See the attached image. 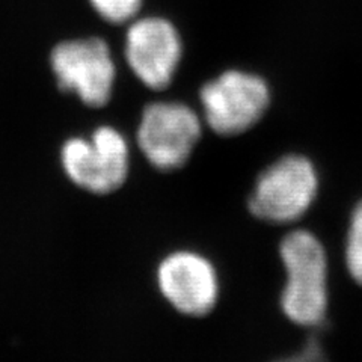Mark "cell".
Segmentation results:
<instances>
[{"label":"cell","mask_w":362,"mask_h":362,"mask_svg":"<svg viewBox=\"0 0 362 362\" xmlns=\"http://www.w3.org/2000/svg\"><path fill=\"white\" fill-rule=\"evenodd\" d=\"M279 257L286 269L282 313L298 326H320L329 305L327 255L322 242L307 230L291 231L279 245Z\"/></svg>","instance_id":"1"},{"label":"cell","mask_w":362,"mask_h":362,"mask_svg":"<svg viewBox=\"0 0 362 362\" xmlns=\"http://www.w3.org/2000/svg\"><path fill=\"white\" fill-rule=\"evenodd\" d=\"M319 192V174L310 158L290 154L267 166L249 198L254 216L270 223H293L305 216Z\"/></svg>","instance_id":"2"},{"label":"cell","mask_w":362,"mask_h":362,"mask_svg":"<svg viewBox=\"0 0 362 362\" xmlns=\"http://www.w3.org/2000/svg\"><path fill=\"white\" fill-rule=\"evenodd\" d=\"M64 173L73 183L90 194H112L127 180L130 148L124 134L105 126L89 139L71 138L61 151Z\"/></svg>","instance_id":"3"},{"label":"cell","mask_w":362,"mask_h":362,"mask_svg":"<svg viewBox=\"0 0 362 362\" xmlns=\"http://www.w3.org/2000/svg\"><path fill=\"white\" fill-rule=\"evenodd\" d=\"M199 100L207 126L218 134L234 136L263 118L270 93L262 77L231 70L204 85Z\"/></svg>","instance_id":"4"},{"label":"cell","mask_w":362,"mask_h":362,"mask_svg":"<svg viewBox=\"0 0 362 362\" xmlns=\"http://www.w3.org/2000/svg\"><path fill=\"white\" fill-rule=\"evenodd\" d=\"M201 119L189 106L158 101L144 109L138 146L151 166L174 171L183 166L201 138Z\"/></svg>","instance_id":"5"},{"label":"cell","mask_w":362,"mask_h":362,"mask_svg":"<svg viewBox=\"0 0 362 362\" xmlns=\"http://www.w3.org/2000/svg\"><path fill=\"white\" fill-rule=\"evenodd\" d=\"M52 68L64 90H71L86 106L107 105L115 83V64L100 38L73 40L56 45Z\"/></svg>","instance_id":"6"},{"label":"cell","mask_w":362,"mask_h":362,"mask_svg":"<svg viewBox=\"0 0 362 362\" xmlns=\"http://www.w3.org/2000/svg\"><path fill=\"white\" fill-rule=\"evenodd\" d=\"M157 287L169 305L192 317L209 314L219 299L216 267L194 251L166 255L157 267Z\"/></svg>","instance_id":"7"},{"label":"cell","mask_w":362,"mask_h":362,"mask_svg":"<svg viewBox=\"0 0 362 362\" xmlns=\"http://www.w3.org/2000/svg\"><path fill=\"white\" fill-rule=\"evenodd\" d=\"M181 40L173 23L148 17L133 21L126 35V59L139 81L154 90L173 82L181 59Z\"/></svg>","instance_id":"8"},{"label":"cell","mask_w":362,"mask_h":362,"mask_svg":"<svg viewBox=\"0 0 362 362\" xmlns=\"http://www.w3.org/2000/svg\"><path fill=\"white\" fill-rule=\"evenodd\" d=\"M344 259L350 276L362 286V199L356 204L350 216Z\"/></svg>","instance_id":"9"},{"label":"cell","mask_w":362,"mask_h":362,"mask_svg":"<svg viewBox=\"0 0 362 362\" xmlns=\"http://www.w3.org/2000/svg\"><path fill=\"white\" fill-rule=\"evenodd\" d=\"M97 13L110 23H126L138 16L142 0H89Z\"/></svg>","instance_id":"10"}]
</instances>
